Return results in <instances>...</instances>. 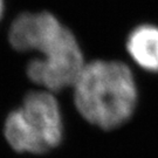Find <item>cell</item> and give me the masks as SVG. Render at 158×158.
<instances>
[{
  "instance_id": "obj_3",
  "label": "cell",
  "mask_w": 158,
  "mask_h": 158,
  "mask_svg": "<svg viewBox=\"0 0 158 158\" xmlns=\"http://www.w3.org/2000/svg\"><path fill=\"white\" fill-rule=\"evenodd\" d=\"M4 137L17 152L39 155L56 148L63 137V119L55 95L44 89L28 93L7 115Z\"/></svg>"
},
{
  "instance_id": "obj_2",
  "label": "cell",
  "mask_w": 158,
  "mask_h": 158,
  "mask_svg": "<svg viewBox=\"0 0 158 158\" xmlns=\"http://www.w3.org/2000/svg\"><path fill=\"white\" fill-rule=\"evenodd\" d=\"M72 88L79 114L100 129L119 128L131 118L137 107L135 76L121 61L95 60L85 63Z\"/></svg>"
},
{
  "instance_id": "obj_1",
  "label": "cell",
  "mask_w": 158,
  "mask_h": 158,
  "mask_svg": "<svg viewBox=\"0 0 158 158\" xmlns=\"http://www.w3.org/2000/svg\"><path fill=\"white\" fill-rule=\"evenodd\" d=\"M8 41L18 52L39 53L26 73L33 83L53 94L73 87L85 64L73 32L48 12L20 14L10 27Z\"/></svg>"
},
{
  "instance_id": "obj_4",
  "label": "cell",
  "mask_w": 158,
  "mask_h": 158,
  "mask_svg": "<svg viewBox=\"0 0 158 158\" xmlns=\"http://www.w3.org/2000/svg\"><path fill=\"white\" fill-rule=\"evenodd\" d=\"M127 52L142 69L158 73V27L141 25L131 31L127 39Z\"/></svg>"
},
{
  "instance_id": "obj_5",
  "label": "cell",
  "mask_w": 158,
  "mask_h": 158,
  "mask_svg": "<svg viewBox=\"0 0 158 158\" xmlns=\"http://www.w3.org/2000/svg\"><path fill=\"white\" fill-rule=\"evenodd\" d=\"M2 12H4V1L0 0V19L2 17Z\"/></svg>"
}]
</instances>
